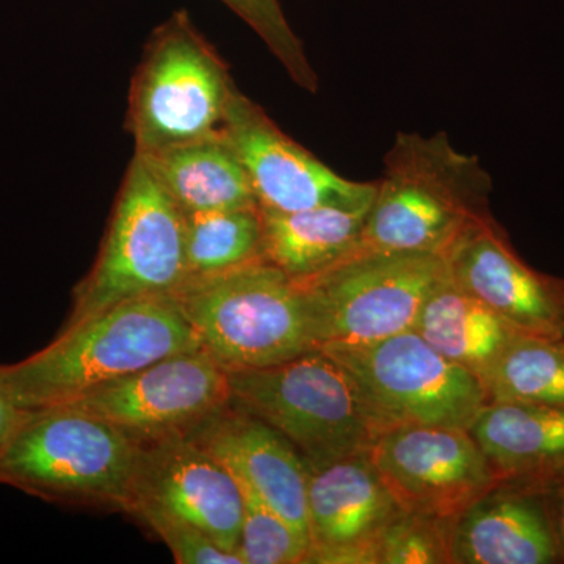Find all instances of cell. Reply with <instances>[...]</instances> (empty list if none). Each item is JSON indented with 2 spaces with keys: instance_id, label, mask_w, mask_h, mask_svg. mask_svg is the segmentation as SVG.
I'll list each match as a JSON object with an SVG mask.
<instances>
[{
  "instance_id": "cell-1",
  "label": "cell",
  "mask_w": 564,
  "mask_h": 564,
  "mask_svg": "<svg viewBox=\"0 0 564 564\" xmlns=\"http://www.w3.org/2000/svg\"><path fill=\"white\" fill-rule=\"evenodd\" d=\"M199 348L177 300L163 293L63 326L43 350L0 366V377L22 410H36L74 402L117 378Z\"/></svg>"
},
{
  "instance_id": "cell-2",
  "label": "cell",
  "mask_w": 564,
  "mask_h": 564,
  "mask_svg": "<svg viewBox=\"0 0 564 564\" xmlns=\"http://www.w3.org/2000/svg\"><path fill=\"white\" fill-rule=\"evenodd\" d=\"M491 177L445 133H400L386 155L359 247L447 254L470 225L489 214Z\"/></svg>"
},
{
  "instance_id": "cell-3",
  "label": "cell",
  "mask_w": 564,
  "mask_h": 564,
  "mask_svg": "<svg viewBox=\"0 0 564 564\" xmlns=\"http://www.w3.org/2000/svg\"><path fill=\"white\" fill-rule=\"evenodd\" d=\"M139 444L76 404L25 410L0 458V485L46 502L128 510Z\"/></svg>"
},
{
  "instance_id": "cell-4",
  "label": "cell",
  "mask_w": 564,
  "mask_h": 564,
  "mask_svg": "<svg viewBox=\"0 0 564 564\" xmlns=\"http://www.w3.org/2000/svg\"><path fill=\"white\" fill-rule=\"evenodd\" d=\"M173 295L203 350L226 372L315 350L302 285L263 258L187 280Z\"/></svg>"
},
{
  "instance_id": "cell-5",
  "label": "cell",
  "mask_w": 564,
  "mask_h": 564,
  "mask_svg": "<svg viewBox=\"0 0 564 564\" xmlns=\"http://www.w3.org/2000/svg\"><path fill=\"white\" fill-rule=\"evenodd\" d=\"M237 85L185 10L151 33L129 91L126 129L135 154L223 135Z\"/></svg>"
},
{
  "instance_id": "cell-6",
  "label": "cell",
  "mask_w": 564,
  "mask_h": 564,
  "mask_svg": "<svg viewBox=\"0 0 564 564\" xmlns=\"http://www.w3.org/2000/svg\"><path fill=\"white\" fill-rule=\"evenodd\" d=\"M185 280L184 214L147 162L133 154L98 258L74 288L65 325L131 300L176 292Z\"/></svg>"
},
{
  "instance_id": "cell-7",
  "label": "cell",
  "mask_w": 564,
  "mask_h": 564,
  "mask_svg": "<svg viewBox=\"0 0 564 564\" xmlns=\"http://www.w3.org/2000/svg\"><path fill=\"white\" fill-rule=\"evenodd\" d=\"M321 350L347 373L373 440L404 426L467 430L489 403L477 375L434 350L414 329Z\"/></svg>"
},
{
  "instance_id": "cell-8",
  "label": "cell",
  "mask_w": 564,
  "mask_h": 564,
  "mask_svg": "<svg viewBox=\"0 0 564 564\" xmlns=\"http://www.w3.org/2000/svg\"><path fill=\"white\" fill-rule=\"evenodd\" d=\"M228 378L229 403L281 433L307 470L366 454L373 443L347 373L321 348Z\"/></svg>"
},
{
  "instance_id": "cell-9",
  "label": "cell",
  "mask_w": 564,
  "mask_h": 564,
  "mask_svg": "<svg viewBox=\"0 0 564 564\" xmlns=\"http://www.w3.org/2000/svg\"><path fill=\"white\" fill-rule=\"evenodd\" d=\"M444 256L358 247L302 285L315 348L377 343L413 329L447 276Z\"/></svg>"
},
{
  "instance_id": "cell-10",
  "label": "cell",
  "mask_w": 564,
  "mask_h": 564,
  "mask_svg": "<svg viewBox=\"0 0 564 564\" xmlns=\"http://www.w3.org/2000/svg\"><path fill=\"white\" fill-rule=\"evenodd\" d=\"M370 462L408 513L456 521L499 485L488 459L466 429L404 426L375 437Z\"/></svg>"
},
{
  "instance_id": "cell-11",
  "label": "cell",
  "mask_w": 564,
  "mask_h": 564,
  "mask_svg": "<svg viewBox=\"0 0 564 564\" xmlns=\"http://www.w3.org/2000/svg\"><path fill=\"white\" fill-rule=\"evenodd\" d=\"M137 444L187 434L229 403L228 372L199 350L177 352L69 402Z\"/></svg>"
},
{
  "instance_id": "cell-12",
  "label": "cell",
  "mask_w": 564,
  "mask_h": 564,
  "mask_svg": "<svg viewBox=\"0 0 564 564\" xmlns=\"http://www.w3.org/2000/svg\"><path fill=\"white\" fill-rule=\"evenodd\" d=\"M223 139L242 163L261 209L369 210L372 206L377 182H355L334 173L239 88L229 102Z\"/></svg>"
},
{
  "instance_id": "cell-13",
  "label": "cell",
  "mask_w": 564,
  "mask_h": 564,
  "mask_svg": "<svg viewBox=\"0 0 564 564\" xmlns=\"http://www.w3.org/2000/svg\"><path fill=\"white\" fill-rule=\"evenodd\" d=\"M139 510L191 522L236 554L243 516L240 486L225 464L187 434L139 444L126 513Z\"/></svg>"
},
{
  "instance_id": "cell-14",
  "label": "cell",
  "mask_w": 564,
  "mask_h": 564,
  "mask_svg": "<svg viewBox=\"0 0 564 564\" xmlns=\"http://www.w3.org/2000/svg\"><path fill=\"white\" fill-rule=\"evenodd\" d=\"M448 276L516 333L564 339V280L522 261L491 215L474 223L445 254Z\"/></svg>"
},
{
  "instance_id": "cell-15",
  "label": "cell",
  "mask_w": 564,
  "mask_h": 564,
  "mask_svg": "<svg viewBox=\"0 0 564 564\" xmlns=\"http://www.w3.org/2000/svg\"><path fill=\"white\" fill-rule=\"evenodd\" d=\"M400 511L367 452L310 470L304 563L377 564L381 534Z\"/></svg>"
},
{
  "instance_id": "cell-16",
  "label": "cell",
  "mask_w": 564,
  "mask_h": 564,
  "mask_svg": "<svg viewBox=\"0 0 564 564\" xmlns=\"http://www.w3.org/2000/svg\"><path fill=\"white\" fill-rule=\"evenodd\" d=\"M310 540L307 470L281 433L228 403L187 433ZM311 541V540H310Z\"/></svg>"
},
{
  "instance_id": "cell-17",
  "label": "cell",
  "mask_w": 564,
  "mask_h": 564,
  "mask_svg": "<svg viewBox=\"0 0 564 564\" xmlns=\"http://www.w3.org/2000/svg\"><path fill=\"white\" fill-rule=\"evenodd\" d=\"M452 563H560L540 494L527 486L499 484L475 500L455 521Z\"/></svg>"
},
{
  "instance_id": "cell-18",
  "label": "cell",
  "mask_w": 564,
  "mask_h": 564,
  "mask_svg": "<svg viewBox=\"0 0 564 564\" xmlns=\"http://www.w3.org/2000/svg\"><path fill=\"white\" fill-rule=\"evenodd\" d=\"M467 430L499 484L533 488L564 467V408L491 402Z\"/></svg>"
},
{
  "instance_id": "cell-19",
  "label": "cell",
  "mask_w": 564,
  "mask_h": 564,
  "mask_svg": "<svg viewBox=\"0 0 564 564\" xmlns=\"http://www.w3.org/2000/svg\"><path fill=\"white\" fill-rule=\"evenodd\" d=\"M140 158L184 217L259 206L242 163L223 135Z\"/></svg>"
},
{
  "instance_id": "cell-20",
  "label": "cell",
  "mask_w": 564,
  "mask_h": 564,
  "mask_svg": "<svg viewBox=\"0 0 564 564\" xmlns=\"http://www.w3.org/2000/svg\"><path fill=\"white\" fill-rule=\"evenodd\" d=\"M367 212L261 209L262 258L293 281L317 276L359 247Z\"/></svg>"
},
{
  "instance_id": "cell-21",
  "label": "cell",
  "mask_w": 564,
  "mask_h": 564,
  "mask_svg": "<svg viewBox=\"0 0 564 564\" xmlns=\"http://www.w3.org/2000/svg\"><path fill=\"white\" fill-rule=\"evenodd\" d=\"M413 329L434 350L477 375L481 383L519 334L484 303L462 291L448 273L423 303Z\"/></svg>"
},
{
  "instance_id": "cell-22",
  "label": "cell",
  "mask_w": 564,
  "mask_h": 564,
  "mask_svg": "<svg viewBox=\"0 0 564 564\" xmlns=\"http://www.w3.org/2000/svg\"><path fill=\"white\" fill-rule=\"evenodd\" d=\"M484 386L489 403L564 408V339L516 334Z\"/></svg>"
},
{
  "instance_id": "cell-23",
  "label": "cell",
  "mask_w": 564,
  "mask_h": 564,
  "mask_svg": "<svg viewBox=\"0 0 564 564\" xmlns=\"http://www.w3.org/2000/svg\"><path fill=\"white\" fill-rule=\"evenodd\" d=\"M261 258V207L204 212L185 217L187 280L229 272Z\"/></svg>"
},
{
  "instance_id": "cell-24",
  "label": "cell",
  "mask_w": 564,
  "mask_h": 564,
  "mask_svg": "<svg viewBox=\"0 0 564 564\" xmlns=\"http://www.w3.org/2000/svg\"><path fill=\"white\" fill-rule=\"evenodd\" d=\"M236 478V477H234ZM243 497L242 527L236 554L243 564H304L311 541L250 486L237 480Z\"/></svg>"
},
{
  "instance_id": "cell-25",
  "label": "cell",
  "mask_w": 564,
  "mask_h": 564,
  "mask_svg": "<svg viewBox=\"0 0 564 564\" xmlns=\"http://www.w3.org/2000/svg\"><path fill=\"white\" fill-rule=\"evenodd\" d=\"M242 18L267 44L278 62L288 70L291 79L299 87L310 93H317L318 77L315 74L302 40L293 32L280 0H220Z\"/></svg>"
},
{
  "instance_id": "cell-26",
  "label": "cell",
  "mask_w": 564,
  "mask_h": 564,
  "mask_svg": "<svg viewBox=\"0 0 564 564\" xmlns=\"http://www.w3.org/2000/svg\"><path fill=\"white\" fill-rule=\"evenodd\" d=\"M454 521L400 511L378 544L377 564L452 563Z\"/></svg>"
},
{
  "instance_id": "cell-27",
  "label": "cell",
  "mask_w": 564,
  "mask_h": 564,
  "mask_svg": "<svg viewBox=\"0 0 564 564\" xmlns=\"http://www.w3.org/2000/svg\"><path fill=\"white\" fill-rule=\"evenodd\" d=\"M133 518L150 527L169 545L180 564H243L239 555L226 551L209 533L191 522L154 510H139Z\"/></svg>"
},
{
  "instance_id": "cell-28",
  "label": "cell",
  "mask_w": 564,
  "mask_h": 564,
  "mask_svg": "<svg viewBox=\"0 0 564 564\" xmlns=\"http://www.w3.org/2000/svg\"><path fill=\"white\" fill-rule=\"evenodd\" d=\"M532 489L538 491L543 500L545 514H547L549 524L554 534L556 551H558L560 563H564V467L549 475Z\"/></svg>"
},
{
  "instance_id": "cell-29",
  "label": "cell",
  "mask_w": 564,
  "mask_h": 564,
  "mask_svg": "<svg viewBox=\"0 0 564 564\" xmlns=\"http://www.w3.org/2000/svg\"><path fill=\"white\" fill-rule=\"evenodd\" d=\"M24 414L25 410L14 402L13 395L0 377V458H2L7 445H9L13 433L17 432Z\"/></svg>"
},
{
  "instance_id": "cell-30",
  "label": "cell",
  "mask_w": 564,
  "mask_h": 564,
  "mask_svg": "<svg viewBox=\"0 0 564 564\" xmlns=\"http://www.w3.org/2000/svg\"><path fill=\"white\" fill-rule=\"evenodd\" d=\"M563 306H564V299H563Z\"/></svg>"
}]
</instances>
